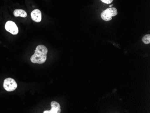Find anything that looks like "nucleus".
I'll use <instances>...</instances> for the list:
<instances>
[{
  "mask_svg": "<svg viewBox=\"0 0 150 113\" xmlns=\"http://www.w3.org/2000/svg\"><path fill=\"white\" fill-rule=\"evenodd\" d=\"M117 10L115 7L109 8L104 10L101 13V16L102 19L106 21H111L112 17L115 16L117 15Z\"/></svg>",
  "mask_w": 150,
  "mask_h": 113,
  "instance_id": "f03ea898",
  "label": "nucleus"
},
{
  "mask_svg": "<svg viewBox=\"0 0 150 113\" xmlns=\"http://www.w3.org/2000/svg\"><path fill=\"white\" fill-rule=\"evenodd\" d=\"M13 15L15 17H21L23 18L27 17V12L22 9H16L13 11Z\"/></svg>",
  "mask_w": 150,
  "mask_h": 113,
  "instance_id": "0eeeda50",
  "label": "nucleus"
},
{
  "mask_svg": "<svg viewBox=\"0 0 150 113\" xmlns=\"http://www.w3.org/2000/svg\"><path fill=\"white\" fill-rule=\"evenodd\" d=\"M3 87L7 92H12L16 89L17 83L13 78H7L4 80Z\"/></svg>",
  "mask_w": 150,
  "mask_h": 113,
  "instance_id": "7ed1b4c3",
  "label": "nucleus"
},
{
  "mask_svg": "<svg viewBox=\"0 0 150 113\" xmlns=\"http://www.w3.org/2000/svg\"><path fill=\"white\" fill-rule=\"evenodd\" d=\"M102 2L105 3V4H109L112 2L113 0H100Z\"/></svg>",
  "mask_w": 150,
  "mask_h": 113,
  "instance_id": "1a4fd4ad",
  "label": "nucleus"
},
{
  "mask_svg": "<svg viewBox=\"0 0 150 113\" xmlns=\"http://www.w3.org/2000/svg\"><path fill=\"white\" fill-rule=\"evenodd\" d=\"M142 41L145 44H148L150 43V35L146 34L145 35L142 39Z\"/></svg>",
  "mask_w": 150,
  "mask_h": 113,
  "instance_id": "6e6552de",
  "label": "nucleus"
},
{
  "mask_svg": "<svg viewBox=\"0 0 150 113\" xmlns=\"http://www.w3.org/2000/svg\"><path fill=\"white\" fill-rule=\"evenodd\" d=\"M5 29L13 35H17L18 33V29L16 23L12 21H8L5 24Z\"/></svg>",
  "mask_w": 150,
  "mask_h": 113,
  "instance_id": "20e7f679",
  "label": "nucleus"
},
{
  "mask_svg": "<svg viewBox=\"0 0 150 113\" xmlns=\"http://www.w3.org/2000/svg\"><path fill=\"white\" fill-rule=\"evenodd\" d=\"M31 18L34 21L37 23L40 22L42 21V14L40 10L35 9L31 12Z\"/></svg>",
  "mask_w": 150,
  "mask_h": 113,
  "instance_id": "423d86ee",
  "label": "nucleus"
},
{
  "mask_svg": "<svg viewBox=\"0 0 150 113\" xmlns=\"http://www.w3.org/2000/svg\"><path fill=\"white\" fill-rule=\"evenodd\" d=\"M112 6H113V5H110V6H109V7H110V8H111V7H112Z\"/></svg>",
  "mask_w": 150,
  "mask_h": 113,
  "instance_id": "9d476101",
  "label": "nucleus"
},
{
  "mask_svg": "<svg viewBox=\"0 0 150 113\" xmlns=\"http://www.w3.org/2000/svg\"><path fill=\"white\" fill-rule=\"evenodd\" d=\"M51 109L45 110L43 113H60L61 112V107L59 104L55 101L51 103Z\"/></svg>",
  "mask_w": 150,
  "mask_h": 113,
  "instance_id": "39448f33",
  "label": "nucleus"
},
{
  "mask_svg": "<svg viewBox=\"0 0 150 113\" xmlns=\"http://www.w3.org/2000/svg\"><path fill=\"white\" fill-rule=\"evenodd\" d=\"M48 49L42 45H38L35 50V53L31 56V61L34 64H42L44 63L47 59Z\"/></svg>",
  "mask_w": 150,
  "mask_h": 113,
  "instance_id": "f257e3e1",
  "label": "nucleus"
}]
</instances>
